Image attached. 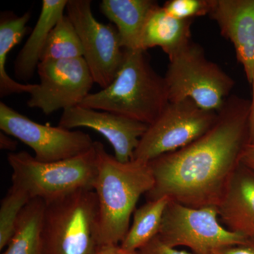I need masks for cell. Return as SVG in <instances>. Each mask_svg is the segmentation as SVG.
Masks as SVG:
<instances>
[{"label":"cell","instance_id":"6da1fadb","mask_svg":"<svg viewBox=\"0 0 254 254\" xmlns=\"http://www.w3.org/2000/svg\"><path fill=\"white\" fill-rule=\"evenodd\" d=\"M250 103L230 95L205 134L150 161L154 185L147 201L168 196L190 208L218 207L250 144Z\"/></svg>","mask_w":254,"mask_h":254},{"label":"cell","instance_id":"7a4b0ae2","mask_svg":"<svg viewBox=\"0 0 254 254\" xmlns=\"http://www.w3.org/2000/svg\"><path fill=\"white\" fill-rule=\"evenodd\" d=\"M98 173L93 186L99 210L100 244L120 245L129 229L130 220L142 195L153 189L149 163L131 160L122 163L95 141Z\"/></svg>","mask_w":254,"mask_h":254},{"label":"cell","instance_id":"3957f363","mask_svg":"<svg viewBox=\"0 0 254 254\" xmlns=\"http://www.w3.org/2000/svg\"><path fill=\"white\" fill-rule=\"evenodd\" d=\"M170 103L165 77L152 67L146 51L124 49L121 67L107 87L79 105L117 114L150 125Z\"/></svg>","mask_w":254,"mask_h":254},{"label":"cell","instance_id":"277c9868","mask_svg":"<svg viewBox=\"0 0 254 254\" xmlns=\"http://www.w3.org/2000/svg\"><path fill=\"white\" fill-rule=\"evenodd\" d=\"M46 203L43 254H95L100 244L94 190H76Z\"/></svg>","mask_w":254,"mask_h":254},{"label":"cell","instance_id":"5b68a950","mask_svg":"<svg viewBox=\"0 0 254 254\" xmlns=\"http://www.w3.org/2000/svg\"><path fill=\"white\" fill-rule=\"evenodd\" d=\"M12 185L28 193L31 199H57L81 190H93L98 161L95 142L89 151L75 158L43 163L26 151L10 153Z\"/></svg>","mask_w":254,"mask_h":254},{"label":"cell","instance_id":"8992f818","mask_svg":"<svg viewBox=\"0 0 254 254\" xmlns=\"http://www.w3.org/2000/svg\"><path fill=\"white\" fill-rule=\"evenodd\" d=\"M165 73L170 102L187 98L200 108L218 112L230 96L235 81L205 58L200 45L190 41L173 55Z\"/></svg>","mask_w":254,"mask_h":254},{"label":"cell","instance_id":"52a82bcc","mask_svg":"<svg viewBox=\"0 0 254 254\" xmlns=\"http://www.w3.org/2000/svg\"><path fill=\"white\" fill-rule=\"evenodd\" d=\"M217 118L218 112L203 109L190 98L170 102L154 123L148 125L133 160L149 163L184 148L205 134Z\"/></svg>","mask_w":254,"mask_h":254},{"label":"cell","instance_id":"ba28073f","mask_svg":"<svg viewBox=\"0 0 254 254\" xmlns=\"http://www.w3.org/2000/svg\"><path fill=\"white\" fill-rule=\"evenodd\" d=\"M218 218L217 207L190 208L170 200L158 237L171 248L189 247L194 254H210L223 246L242 243L248 238L222 227Z\"/></svg>","mask_w":254,"mask_h":254},{"label":"cell","instance_id":"9c48e42d","mask_svg":"<svg viewBox=\"0 0 254 254\" xmlns=\"http://www.w3.org/2000/svg\"><path fill=\"white\" fill-rule=\"evenodd\" d=\"M0 128L29 146L34 158L43 163L79 156L92 149L95 142L81 131L36 123L3 102L0 103Z\"/></svg>","mask_w":254,"mask_h":254},{"label":"cell","instance_id":"30bf717a","mask_svg":"<svg viewBox=\"0 0 254 254\" xmlns=\"http://www.w3.org/2000/svg\"><path fill=\"white\" fill-rule=\"evenodd\" d=\"M66 15L77 31L95 83L107 88L121 67L124 49L115 26L99 22L91 0H68Z\"/></svg>","mask_w":254,"mask_h":254},{"label":"cell","instance_id":"8fae6325","mask_svg":"<svg viewBox=\"0 0 254 254\" xmlns=\"http://www.w3.org/2000/svg\"><path fill=\"white\" fill-rule=\"evenodd\" d=\"M37 71L40 83L30 92L27 105L46 115L79 105L95 83L83 58L41 62Z\"/></svg>","mask_w":254,"mask_h":254},{"label":"cell","instance_id":"7c38bea8","mask_svg":"<svg viewBox=\"0 0 254 254\" xmlns=\"http://www.w3.org/2000/svg\"><path fill=\"white\" fill-rule=\"evenodd\" d=\"M58 126L70 130L86 127L98 132L112 145L114 156L122 163L133 160L135 150L148 127L146 124L132 119L81 105L63 110Z\"/></svg>","mask_w":254,"mask_h":254},{"label":"cell","instance_id":"4fadbf2b","mask_svg":"<svg viewBox=\"0 0 254 254\" xmlns=\"http://www.w3.org/2000/svg\"><path fill=\"white\" fill-rule=\"evenodd\" d=\"M210 17L233 44L237 59L252 83L254 76V0H214Z\"/></svg>","mask_w":254,"mask_h":254},{"label":"cell","instance_id":"5bb4252c","mask_svg":"<svg viewBox=\"0 0 254 254\" xmlns=\"http://www.w3.org/2000/svg\"><path fill=\"white\" fill-rule=\"evenodd\" d=\"M217 208L227 230L254 237V170L240 163Z\"/></svg>","mask_w":254,"mask_h":254},{"label":"cell","instance_id":"9a60e30c","mask_svg":"<svg viewBox=\"0 0 254 254\" xmlns=\"http://www.w3.org/2000/svg\"><path fill=\"white\" fill-rule=\"evenodd\" d=\"M67 2L68 0H43L36 26L15 60L14 73L17 79L27 82L33 78L41 63L48 36L65 14Z\"/></svg>","mask_w":254,"mask_h":254},{"label":"cell","instance_id":"2e32d148","mask_svg":"<svg viewBox=\"0 0 254 254\" xmlns=\"http://www.w3.org/2000/svg\"><path fill=\"white\" fill-rule=\"evenodd\" d=\"M158 6L152 0H103L100 9L115 25L123 49L141 50L145 23Z\"/></svg>","mask_w":254,"mask_h":254},{"label":"cell","instance_id":"e0dca14e","mask_svg":"<svg viewBox=\"0 0 254 254\" xmlns=\"http://www.w3.org/2000/svg\"><path fill=\"white\" fill-rule=\"evenodd\" d=\"M193 19H178L169 15L159 5L150 12L143 28L141 50L160 47L172 58L191 41L190 27Z\"/></svg>","mask_w":254,"mask_h":254},{"label":"cell","instance_id":"ac0fdd59","mask_svg":"<svg viewBox=\"0 0 254 254\" xmlns=\"http://www.w3.org/2000/svg\"><path fill=\"white\" fill-rule=\"evenodd\" d=\"M31 18L29 12L17 16L13 13H1L0 18V96L28 93L35 84L21 83L12 79L6 70V63L9 53L18 44L27 33V24Z\"/></svg>","mask_w":254,"mask_h":254},{"label":"cell","instance_id":"d6986e66","mask_svg":"<svg viewBox=\"0 0 254 254\" xmlns=\"http://www.w3.org/2000/svg\"><path fill=\"white\" fill-rule=\"evenodd\" d=\"M46 201L35 198L26 205L2 254H43L42 230Z\"/></svg>","mask_w":254,"mask_h":254},{"label":"cell","instance_id":"ffe728a7","mask_svg":"<svg viewBox=\"0 0 254 254\" xmlns=\"http://www.w3.org/2000/svg\"><path fill=\"white\" fill-rule=\"evenodd\" d=\"M171 198L164 196L149 200L133 214V222L120 246L127 251H138L158 236L164 213Z\"/></svg>","mask_w":254,"mask_h":254},{"label":"cell","instance_id":"44dd1931","mask_svg":"<svg viewBox=\"0 0 254 254\" xmlns=\"http://www.w3.org/2000/svg\"><path fill=\"white\" fill-rule=\"evenodd\" d=\"M84 50L76 28L67 15L60 18L42 51L41 62L83 58Z\"/></svg>","mask_w":254,"mask_h":254},{"label":"cell","instance_id":"7402d4cb","mask_svg":"<svg viewBox=\"0 0 254 254\" xmlns=\"http://www.w3.org/2000/svg\"><path fill=\"white\" fill-rule=\"evenodd\" d=\"M19 187L11 185L0 205V250L6 247L14 235L20 215L31 200Z\"/></svg>","mask_w":254,"mask_h":254},{"label":"cell","instance_id":"603a6c76","mask_svg":"<svg viewBox=\"0 0 254 254\" xmlns=\"http://www.w3.org/2000/svg\"><path fill=\"white\" fill-rule=\"evenodd\" d=\"M214 0H170L163 8L170 16L178 19H194L210 14Z\"/></svg>","mask_w":254,"mask_h":254},{"label":"cell","instance_id":"cb8c5ba5","mask_svg":"<svg viewBox=\"0 0 254 254\" xmlns=\"http://www.w3.org/2000/svg\"><path fill=\"white\" fill-rule=\"evenodd\" d=\"M140 254H191L186 251L177 250L163 243L158 235L138 250Z\"/></svg>","mask_w":254,"mask_h":254},{"label":"cell","instance_id":"d4e9b609","mask_svg":"<svg viewBox=\"0 0 254 254\" xmlns=\"http://www.w3.org/2000/svg\"><path fill=\"white\" fill-rule=\"evenodd\" d=\"M210 254H254V237H248L242 243L223 246Z\"/></svg>","mask_w":254,"mask_h":254},{"label":"cell","instance_id":"484cf974","mask_svg":"<svg viewBox=\"0 0 254 254\" xmlns=\"http://www.w3.org/2000/svg\"><path fill=\"white\" fill-rule=\"evenodd\" d=\"M95 254H140L138 251L124 250L120 245L101 246Z\"/></svg>","mask_w":254,"mask_h":254},{"label":"cell","instance_id":"4316f807","mask_svg":"<svg viewBox=\"0 0 254 254\" xmlns=\"http://www.w3.org/2000/svg\"><path fill=\"white\" fill-rule=\"evenodd\" d=\"M18 146V142L16 140L11 138L9 135L6 134L4 132L0 133V148L3 150H8L11 153H14Z\"/></svg>","mask_w":254,"mask_h":254},{"label":"cell","instance_id":"83f0119b","mask_svg":"<svg viewBox=\"0 0 254 254\" xmlns=\"http://www.w3.org/2000/svg\"><path fill=\"white\" fill-rule=\"evenodd\" d=\"M240 163L254 170V143L249 145L246 148L241 157Z\"/></svg>","mask_w":254,"mask_h":254},{"label":"cell","instance_id":"f1b7e54d","mask_svg":"<svg viewBox=\"0 0 254 254\" xmlns=\"http://www.w3.org/2000/svg\"><path fill=\"white\" fill-rule=\"evenodd\" d=\"M252 98L250 100V144L254 143V76L252 80Z\"/></svg>","mask_w":254,"mask_h":254}]
</instances>
